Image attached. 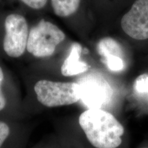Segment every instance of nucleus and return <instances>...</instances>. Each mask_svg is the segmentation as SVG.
I'll use <instances>...</instances> for the list:
<instances>
[{"instance_id":"f257e3e1","label":"nucleus","mask_w":148,"mask_h":148,"mask_svg":"<svg viewBox=\"0 0 148 148\" xmlns=\"http://www.w3.org/2000/svg\"><path fill=\"white\" fill-rule=\"evenodd\" d=\"M79 123L88 141L96 148H116L121 144L124 127L106 110L88 108L80 114Z\"/></svg>"},{"instance_id":"f03ea898","label":"nucleus","mask_w":148,"mask_h":148,"mask_svg":"<svg viewBox=\"0 0 148 148\" xmlns=\"http://www.w3.org/2000/svg\"><path fill=\"white\" fill-rule=\"evenodd\" d=\"M38 101L47 107L67 106L81 99V88L78 83L60 82L41 79L34 86Z\"/></svg>"},{"instance_id":"7ed1b4c3","label":"nucleus","mask_w":148,"mask_h":148,"mask_svg":"<svg viewBox=\"0 0 148 148\" xmlns=\"http://www.w3.org/2000/svg\"><path fill=\"white\" fill-rule=\"evenodd\" d=\"M64 38L65 34L59 27L41 19L29 31L27 50L38 58L50 56Z\"/></svg>"},{"instance_id":"20e7f679","label":"nucleus","mask_w":148,"mask_h":148,"mask_svg":"<svg viewBox=\"0 0 148 148\" xmlns=\"http://www.w3.org/2000/svg\"><path fill=\"white\" fill-rule=\"evenodd\" d=\"M3 25V51L9 57L18 58L27 49L29 31L26 19L19 14H10L5 17Z\"/></svg>"},{"instance_id":"39448f33","label":"nucleus","mask_w":148,"mask_h":148,"mask_svg":"<svg viewBox=\"0 0 148 148\" xmlns=\"http://www.w3.org/2000/svg\"><path fill=\"white\" fill-rule=\"evenodd\" d=\"M121 25L125 34L136 40L148 38V0H135L121 18Z\"/></svg>"},{"instance_id":"423d86ee","label":"nucleus","mask_w":148,"mask_h":148,"mask_svg":"<svg viewBox=\"0 0 148 148\" xmlns=\"http://www.w3.org/2000/svg\"><path fill=\"white\" fill-rule=\"evenodd\" d=\"M78 84L81 88V99L89 108H100L108 101L110 90L104 81L85 77Z\"/></svg>"},{"instance_id":"0eeeda50","label":"nucleus","mask_w":148,"mask_h":148,"mask_svg":"<svg viewBox=\"0 0 148 148\" xmlns=\"http://www.w3.org/2000/svg\"><path fill=\"white\" fill-rule=\"evenodd\" d=\"M81 51L82 46L79 43L72 44L69 54L61 66V73L64 76H73L87 71V64L80 60Z\"/></svg>"},{"instance_id":"6e6552de","label":"nucleus","mask_w":148,"mask_h":148,"mask_svg":"<svg viewBox=\"0 0 148 148\" xmlns=\"http://www.w3.org/2000/svg\"><path fill=\"white\" fill-rule=\"evenodd\" d=\"M81 0H51V5L56 15L67 17L78 10Z\"/></svg>"},{"instance_id":"1a4fd4ad","label":"nucleus","mask_w":148,"mask_h":148,"mask_svg":"<svg viewBox=\"0 0 148 148\" xmlns=\"http://www.w3.org/2000/svg\"><path fill=\"white\" fill-rule=\"evenodd\" d=\"M97 50L103 58L109 55L117 56L119 57L122 55L121 46L116 40L111 38H104L101 39L97 45Z\"/></svg>"},{"instance_id":"9d476101","label":"nucleus","mask_w":148,"mask_h":148,"mask_svg":"<svg viewBox=\"0 0 148 148\" xmlns=\"http://www.w3.org/2000/svg\"><path fill=\"white\" fill-rule=\"evenodd\" d=\"M103 62L110 71H121L124 69V62L121 57L117 56L109 55L104 57Z\"/></svg>"},{"instance_id":"9b49d317","label":"nucleus","mask_w":148,"mask_h":148,"mask_svg":"<svg viewBox=\"0 0 148 148\" xmlns=\"http://www.w3.org/2000/svg\"><path fill=\"white\" fill-rule=\"evenodd\" d=\"M134 89L137 94L148 97V74H143L137 77L134 82Z\"/></svg>"},{"instance_id":"f8f14e48","label":"nucleus","mask_w":148,"mask_h":148,"mask_svg":"<svg viewBox=\"0 0 148 148\" xmlns=\"http://www.w3.org/2000/svg\"><path fill=\"white\" fill-rule=\"evenodd\" d=\"M10 134V128L6 123L0 121V148H2Z\"/></svg>"},{"instance_id":"ddd939ff","label":"nucleus","mask_w":148,"mask_h":148,"mask_svg":"<svg viewBox=\"0 0 148 148\" xmlns=\"http://www.w3.org/2000/svg\"><path fill=\"white\" fill-rule=\"evenodd\" d=\"M19 1L29 8L34 10H40L45 6L48 0H19Z\"/></svg>"},{"instance_id":"4468645a","label":"nucleus","mask_w":148,"mask_h":148,"mask_svg":"<svg viewBox=\"0 0 148 148\" xmlns=\"http://www.w3.org/2000/svg\"><path fill=\"white\" fill-rule=\"evenodd\" d=\"M4 80V73H3L2 68L0 66V112L4 110L6 106V98L3 90V82Z\"/></svg>"},{"instance_id":"2eb2a0df","label":"nucleus","mask_w":148,"mask_h":148,"mask_svg":"<svg viewBox=\"0 0 148 148\" xmlns=\"http://www.w3.org/2000/svg\"><path fill=\"white\" fill-rule=\"evenodd\" d=\"M145 148H147V147H145Z\"/></svg>"}]
</instances>
